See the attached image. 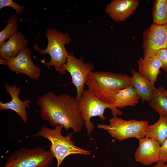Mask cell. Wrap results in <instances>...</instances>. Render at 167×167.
<instances>
[{"mask_svg": "<svg viewBox=\"0 0 167 167\" xmlns=\"http://www.w3.org/2000/svg\"><path fill=\"white\" fill-rule=\"evenodd\" d=\"M85 84L91 93L113 106L114 96L119 90L131 84V77L122 73L92 71L88 75Z\"/></svg>", "mask_w": 167, "mask_h": 167, "instance_id": "cell-2", "label": "cell"}, {"mask_svg": "<svg viewBox=\"0 0 167 167\" xmlns=\"http://www.w3.org/2000/svg\"><path fill=\"white\" fill-rule=\"evenodd\" d=\"M109 121V125L98 124L97 128L106 131L112 137L119 141L131 138L139 139L145 137L148 125L147 121L125 120L117 116L113 117Z\"/></svg>", "mask_w": 167, "mask_h": 167, "instance_id": "cell-7", "label": "cell"}, {"mask_svg": "<svg viewBox=\"0 0 167 167\" xmlns=\"http://www.w3.org/2000/svg\"><path fill=\"white\" fill-rule=\"evenodd\" d=\"M7 6L12 8L15 10L16 14L18 15H19L22 12L24 8V6L18 4L12 0H0V9Z\"/></svg>", "mask_w": 167, "mask_h": 167, "instance_id": "cell-22", "label": "cell"}, {"mask_svg": "<svg viewBox=\"0 0 167 167\" xmlns=\"http://www.w3.org/2000/svg\"><path fill=\"white\" fill-rule=\"evenodd\" d=\"M94 69L93 63H85L82 59L75 57L73 53H69L63 70L65 72H68L71 75L72 83L76 89V98L78 101L85 90L84 85L87 77Z\"/></svg>", "mask_w": 167, "mask_h": 167, "instance_id": "cell-8", "label": "cell"}, {"mask_svg": "<svg viewBox=\"0 0 167 167\" xmlns=\"http://www.w3.org/2000/svg\"><path fill=\"white\" fill-rule=\"evenodd\" d=\"M150 167H167V164L162 162L160 161L156 162V163Z\"/></svg>", "mask_w": 167, "mask_h": 167, "instance_id": "cell-25", "label": "cell"}, {"mask_svg": "<svg viewBox=\"0 0 167 167\" xmlns=\"http://www.w3.org/2000/svg\"><path fill=\"white\" fill-rule=\"evenodd\" d=\"M45 36L48 39L46 49H41L36 44L33 46V48L40 55L49 54L50 61L45 64L47 68L54 66L59 74L64 75L66 72L63 70V67L69 54L65 45L71 42V39L68 34L63 33L53 28L47 29Z\"/></svg>", "mask_w": 167, "mask_h": 167, "instance_id": "cell-4", "label": "cell"}, {"mask_svg": "<svg viewBox=\"0 0 167 167\" xmlns=\"http://www.w3.org/2000/svg\"><path fill=\"white\" fill-rule=\"evenodd\" d=\"M54 158L49 150L21 147L7 157L3 167H49Z\"/></svg>", "mask_w": 167, "mask_h": 167, "instance_id": "cell-5", "label": "cell"}, {"mask_svg": "<svg viewBox=\"0 0 167 167\" xmlns=\"http://www.w3.org/2000/svg\"><path fill=\"white\" fill-rule=\"evenodd\" d=\"M140 99L131 84L118 91L114 96L112 105L115 108L136 105Z\"/></svg>", "mask_w": 167, "mask_h": 167, "instance_id": "cell-17", "label": "cell"}, {"mask_svg": "<svg viewBox=\"0 0 167 167\" xmlns=\"http://www.w3.org/2000/svg\"><path fill=\"white\" fill-rule=\"evenodd\" d=\"M0 64L7 66L11 71L26 75L34 80L38 79L40 76V69L34 64L31 52L27 48L13 58L7 59L0 58Z\"/></svg>", "mask_w": 167, "mask_h": 167, "instance_id": "cell-10", "label": "cell"}, {"mask_svg": "<svg viewBox=\"0 0 167 167\" xmlns=\"http://www.w3.org/2000/svg\"><path fill=\"white\" fill-rule=\"evenodd\" d=\"M159 157V161L164 163L167 162V138L161 145Z\"/></svg>", "mask_w": 167, "mask_h": 167, "instance_id": "cell-24", "label": "cell"}, {"mask_svg": "<svg viewBox=\"0 0 167 167\" xmlns=\"http://www.w3.org/2000/svg\"><path fill=\"white\" fill-rule=\"evenodd\" d=\"M148 102L160 116H167V92L164 88L160 86L156 88Z\"/></svg>", "mask_w": 167, "mask_h": 167, "instance_id": "cell-19", "label": "cell"}, {"mask_svg": "<svg viewBox=\"0 0 167 167\" xmlns=\"http://www.w3.org/2000/svg\"><path fill=\"white\" fill-rule=\"evenodd\" d=\"M152 24L162 25L167 24V0H155L152 9Z\"/></svg>", "mask_w": 167, "mask_h": 167, "instance_id": "cell-20", "label": "cell"}, {"mask_svg": "<svg viewBox=\"0 0 167 167\" xmlns=\"http://www.w3.org/2000/svg\"><path fill=\"white\" fill-rule=\"evenodd\" d=\"M156 55L159 59L161 64V69L167 72V49L158 50Z\"/></svg>", "mask_w": 167, "mask_h": 167, "instance_id": "cell-23", "label": "cell"}, {"mask_svg": "<svg viewBox=\"0 0 167 167\" xmlns=\"http://www.w3.org/2000/svg\"><path fill=\"white\" fill-rule=\"evenodd\" d=\"M40 117L52 127L61 125L66 131L79 132L84 124L76 98L65 93L49 92L38 98Z\"/></svg>", "mask_w": 167, "mask_h": 167, "instance_id": "cell-1", "label": "cell"}, {"mask_svg": "<svg viewBox=\"0 0 167 167\" xmlns=\"http://www.w3.org/2000/svg\"><path fill=\"white\" fill-rule=\"evenodd\" d=\"M79 105L84 124L89 135L94 127L93 123L90 121L92 117L98 116L101 119L105 120L106 118L104 113L107 108L111 110L113 117L121 115L123 114L119 109L101 101L87 89L84 90L79 100Z\"/></svg>", "mask_w": 167, "mask_h": 167, "instance_id": "cell-6", "label": "cell"}, {"mask_svg": "<svg viewBox=\"0 0 167 167\" xmlns=\"http://www.w3.org/2000/svg\"><path fill=\"white\" fill-rule=\"evenodd\" d=\"M18 18L14 15L7 19V23L5 28L0 32V47L5 43V40L9 39L18 31Z\"/></svg>", "mask_w": 167, "mask_h": 167, "instance_id": "cell-21", "label": "cell"}, {"mask_svg": "<svg viewBox=\"0 0 167 167\" xmlns=\"http://www.w3.org/2000/svg\"><path fill=\"white\" fill-rule=\"evenodd\" d=\"M131 85L143 101L148 102L156 88L154 84L134 69L131 71Z\"/></svg>", "mask_w": 167, "mask_h": 167, "instance_id": "cell-16", "label": "cell"}, {"mask_svg": "<svg viewBox=\"0 0 167 167\" xmlns=\"http://www.w3.org/2000/svg\"><path fill=\"white\" fill-rule=\"evenodd\" d=\"M4 86L6 91L10 94L11 99L10 101L5 103L0 101V110L2 111L10 109L14 111L23 121L25 124H27L28 116L26 109L30 108V101L28 99L23 101L20 99L19 95L21 88L17 87L15 84L11 85L5 83Z\"/></svg>", "mask_w": 167, "mask_h": 167, "instance_id": "cell-12", "label": "cell"}, {"mask_svg": "<svg viewBox=\"0 0 167 167\" xmlns=\"http://www.w3.org/2000/svg\"><path fill=\"white\" fill-rule=\"evenodd\" d=\"M166 91H167V90H166Z\"/></svg>", "mask_w": 167, "mask_h": 167, "instance_id": "cell-26", "label": "cell"}, {"mask_svg": "<svg viewBox=\"0 0 167 167\" xmlns=\"http://www.w3.org/2000/svg\"><path fill=\"white\" fill-rule=\"evenodd\" d=\"M62 126L58 125L54 128L46 125L41 126L33 137H41L47 139L50 142L49 149L56 159V167L60 166L64 159L71 154L90 155L89 151L79 147L75 145L71 139L72 133L64 136L62 134Z\"/></svg>", "mask_w": 167, "mask_h": 167, "instance_id": "cell-3", "label": "cell"}, {"mask_svg": "<svg viewBox=\"0 0 167 167\" xmlns=\"http://www.w3.org/2000/svg\"><path fill=\"white\" fill-rule=\"evenodd\" d=\"M139 140V145L135 153V161L146 166L159 161L160 144L155 139L146 137Z\"/></svg>", "mask_w": 167, "mask_h": 167, "instance_id": "cell-11", "label": "cell"}, {"mask_svg": "<svg viewBox=\"0 0 167 167\" xmlns=\"http://www.w3.org/2000/svg\"><path fill=\"white\" fill-rule=\"evenodd\" d=\"M139 4L138 0H113L107 4L105 11L116 22H123L133 14Z\"/></svg>", "mask_w": 167, "mask_h": 167, "instance_id": "cell-13", "label": "cell"}, {"mask_svg": "<svg viewBox=\"0 0 167 167\" xmlns=\"http://www.w3.org/2000/svg\"><path fill=\"white\" fill-rule=\"evenodd\" d=\"M143 57L156 56L158 50L167 49V24L162 25L152 24L143 31Z\"/></svg>", "mask_w": 167, "mask_h": 167, "instance_id": "cell-9", "label": "cell"}, {"mask_svg": "<svg viewBox=\"0 0 167 167\" xmlns=\"http://www.w3.org/2000/svg\"><path fill=\"white\" fill-rule=\"evenodd\" d=\"M145 137L155 139L161 145L167 138V116H160L156 123L148 125Z\"/></svg>", "mask_w": 167, "mask_h": 167, "instance_id": "cell-18", "label": "cell"}, {"mask_svg": "<svg viewBox=\"0 0 167 167\" xmlns=\"http://www.w3.org/2000/svg\"><path fill=\"white\" fill-rule=\"evenodd\" d=\"M28 43L23 35L18 31L0 46V58L7 59L15 57Z\"/></svg>", "mask_w": 167, "mask_h": 167, "instance_id": "cell-14", "label": "cell"}, {"mask_svg": "<svg viewBox=\"0 0 167 167\" xmlns=\"http://www.w3.org/2000/svg\"><path fill=\"white\" fill-rule=\"evenodd\" d=\"M161 63L157 56L143 58L140 57L138 61V72L142 76L155 84L157 81Z\"/></svg>", "mask_w": 167, "mask_h": 167, "instance_id": "cell-15", "label": "cell"}]
</instances>
